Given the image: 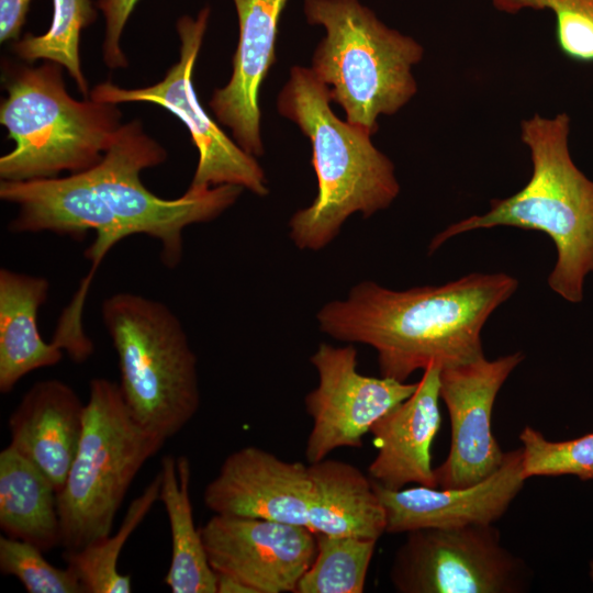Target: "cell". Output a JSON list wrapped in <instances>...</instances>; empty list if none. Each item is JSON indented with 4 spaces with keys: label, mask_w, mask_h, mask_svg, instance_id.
<instances>
[{
    "label": "cell",
    "mask_w": 593,
    "mask_h": 593,
    "mask_svg": "<svg viewBox=\"0 0 593 593\" xmlns=\"http://www.w3.org/2000/svg\"><path fill=\"white\" fill-rule=\"evenodd\" d=\"M504 272H473L441 286L391 290L361 281L316 314L322 333L372 347L382 377L405 382L418 369H441L484 357L481 332L517 290Z\"/></svg>",
    "instance_id": "6da1fadb"
},
{
    "label": "cell",
    "mask_w": 593,
    "mask_h": 593,
    "mask_svg": "<svg viewBox=\"0 0 593 593\" xmlns=\"http://www.w3.org/2000/svg\"><path fill=\"white\" fill-rule=\"evenodd\" d=\"M166 150L149 137L139 121L122 124L102 159L93 167L60 177V192L78 227L93 230L86 257L99 267L109 250L131 235L160 244V260L176 268L183 255V230L210 222L232 206L243 188L232 184L188 189L177 199L152 193L141 180L143 169L165 161Z\"/></svg>",
    "instance_id": "7a4b0ae2"
},
{
    "label": "cell",
    "mask_w": 593,
    "mask_h": 593,
    "mask_svg": "<svg viewBox=\"0 0 593 593\" xmlns=\"http://www.w3.org/2000/svg\"><path fill=\"white\" fill-rule=\"evenodd\" d=\"M521 141L528 148L532 176L516 193L492 199L481 215L462 219L434 236L433 254L449 238L480 228L512 226L548 235L557 248L549 277L552 291L564 300L583 299L585 277L593 272V181L572 160L571 119L534 113L521 121Z\"/></svg>",
    "instance_id": "3957f363"
},
{
    "label": "cell",
    "mask_w": 593,
    "mask_h": 593,
    "mask_svg": "<svg viewBox=\"0 0 593 593\" xmlns=\"http://www.w3.org/2000/svg\"><path fill=\"white\" fill-rule=\"evenodd\" d=\"M331 101L328 87L301 66L291 68L278 96L279 113L311 142L317 178L315 199L289 221V236L299 249L326 247L350 215L360 212L368 219L400 193L394 165L372 144V134L339 120Z\"/></svg>",
    "instance_id": "277c9868"
},
{
    "label": "cell",
    "mask_w": 593,
    "mask_h": 593,
    "mask_svg": "<svg viewBox=\"0 0 593 593\" xmlns=\"http://www.w3.org/2000/svg\"><path fill=\"white\" fill-rule=\"evenodd\" d=\"M310 24L326 35L312 58V71L329 89L346 121L370 134L379 115H392L417 92L413 67L423 46L382 23L359 0H304Z\"/></svg>",
    "instance_id": "5b68a950"
},
{
    "label": "cell",
    "mask_w": 593,
    "mask_h": 593,
    "mask_svg": "<svg viewBox=\"0 0 593 593\" xmlns=\"http://www.w3.org/2000/svg\"><path fill=\"white\" fill-rule=\"evenodd\" d=\"M63 66L19 67L5 79L0 123L14 148L0 158V178L24 181L77 174L97 165L121 127L116 104L77 101L65 88Z\"/></svg>",
    "instance_id": "8992f818"
},
{
    "label": "cell",
    "mask_w": 593,
    "mask_h": 593,
    "mask_svg": "<svg viewBox=\"0 0 593 593\" xmlns=\"http://www.w3.org/2000/svg\"><path fill=\"white\" fill-rule=\"evenodd\" d=\"M101 317L131 414L160 438L175 436L201 403L197 357L181 322L163 302L132 292L104 299Z\"/></svg>",
    "instance_id": "52a82bcc"
},
{
    "label": "cell",
    "mask_w": 593,
    "mask_h": 593,
    "mask_svg": "<svg viewBox=\"0 0 593 593\" xmlns=\"http://www.w3.org/2000/svg\"><path fill=\"white\" fill-rule=\"evenodd\" d=\"M165 441L134 418L118 383L105 378L90 381L81 439L57 493L65 551L111 534L131 483Z\"/></svg>",
    "instance_id": "ba28073f"
},
{
    "label": "cell",
    "mask_w": 593,
    "mask_h": 593,
    "mask_svg": "<svg viewBox=\"0 0 593 593\" xmlns=\"http://www.w3.org/2000/svg\"><path fill=\"white\" fill-rule=\"evenodd\" d=\"M209 18L210 8L204 7L195 18L183 15L178 20L180 58L163 80L138 89L102 82L92 89L90 98L113 104L149 102L165 108L182 121L199 153L197 169L188 189L204 190L232 184L262 197L269 192L262 168L254 156L233 142L210 118L193 88L192 71Z\"/></svg>",
    "instance_id": "9c48e42d"
},
{
    "label": "cell",
    "mask_w": 593,
    "mask_h": 593,
    "mask_svg": "<svg viewBox=\"0 0 593 593\" xmlns=\"http://www.w3.org/2000/svg\"><path fill=\"white\" fill-rule=\"evenodd\" d=\"M394 553L390 582L400 593H521L526 563L507 550L493 524L406 533Z\"/></svg>",
    "instance_id": "30bf717a"
},
{
    "label": "cell",
    "mask_w": 593,
    "mask_h": 593,
    "mask_svg": "<svg viewBox=\"0 0 593 593\" xmlns=\"http://www.w3.org/2000/svg\"><path fill=\"white\" fill-rule=\"evenodd\" d=\"M357 356L353 344L336 347L321 343L310 357L318 382L304 399L312 418L305 445L309 463L327 458L338 448H360L371 426L417 388V382L360 373Z\"/></svg>",
    "instance_id": "8fae6325"
},
{
    "label": "cell",
    "mask_w": 593,
    "mask_h": 593,
    "mask_svg": "<svg viewBox=\"0 0 593 593\" xmlns=\"http://www.w3.org/2000/svg\"><path fill=\"white\" fill-rule=\"evenodd\" d=\"M524 358L516 351L440 370L439 395L449 413L451 443L446 460L435 469L439 489L475 484L502 465L505 452L492 432L493 406L500 389Z\"/></svg>",
    "instance_id": "7c38bea8"
},
{
    "label": "cell",
    "mask_w": 593,
    "mask_h": 593,
    "mask_svg": "<svg viewBox=\"0 0 593 593\" xmlns=\"http://www.w3.org/2000/svg\"><path fill=\"white\" fill-rule=\"evenodd\" d=\"M200 530L214 572L253 593H293L317 550L307 527L276 521L214 514Z\"/></svg>",
    "instance_id": "4fadbf2b"
},
{
    "label": "cell",
    "mask_w": 593,
    "mask_h": 593,
    "mask_svg": "<svg viewBox=\"0 0 593 593\" xmlns=\"http://www.w3.org/2000/svg\"><path fill=\"white\" fill-rule=\"evenodd\" d=\"M310 497L309 466L256 446L228 455L203 492L204 505L214 514L304 527Z\"/></svg>",
    "instance_id": "5bb4252c"
},
{
    "label": "cell",
    "mask_w": 593,
    "mask_h": 593,
    "mask_svg": "<svg viewBox=\"0 0 593 593\" xmlns=\"http://www.w3.org/2000/svg\"><path fill=\"white\" fill-rule=\"evenodd\" d=\"M523 448L505 452L500 468L484 480L460 489L414 486L387 490L373 482L387 516V533L456 528L497 522L519 494Z\"/></svg>",
    "instance_id": "9a60e30c"
},
{
    "label": "cell",
    "mask_w": 593,
    "mask_h": 593,
    "mask_svg": "<svg viewBox=\"0 0 593 593\" xmlns=\"http://www.w3.org/2000/svg\"><path fill=\"white\" fill-rule=\"evenodd\" d=\"M239 37L230 81L216 89L210 107L249 155L264 153L259 90L272 64L280 15L288 0H233Z\"/></svg>",
    "instance_id": "2e32d148"
},
{
    "label": "cell",
    "mask_w": 593,
    "mask_h": 593,
    "mask_svg": "<svg viewBox=\"0 0 593 593\" xmlns=\"http://www.w3.org/2000/svg\"><path fill=\"white\" fill-rule=\"evenodd\" d=\"M440 370L436 363L424 369L414 393L370 428L377 455L368 473L387 490H400L409 483L438 488L430 450L441 423Z\"/></svg>",
    "instance_id": "e0dca14e"
},
{
    "label": "cell",
    "mask_w": 593,
    "mask_h": 593,
    "mask_svg": "<svg viewBox=\"0 0 593 593\" xmlns=\"http://www.w3.org/2000/svg\"><path fill=\"white\" fill-rule=\"evenodd\" d=\"M86 404L64 381L34 383L9 417L10 444L36 466L58 493L81 439Z\"/></svg>",
    "instance_id": "ac0fdd59"
},
{
    "label": "cell",
    "mask_w": 593,
    "mask_h": 593,
    "mask_svg": "<svg viewBox=\"0 0 593 593\" xmlns=\"http://www.w3.org/2000/svg\"><path fill=\"white\" fill-rule=\"evenodd\" d=\"M307 528L314 534L378 540L387 516L370 477L351 463L323 459L309 463Z\"/></svg>",
    "instance_id": "d6986e66"
},
{
    "label": "cell",
    "mask_w": 593,
    "mask_h": 593,
    "mask_svg": "<svg viewBox=\"0 0 593 593\" xmlns=\"http://www.w3.org/2000/svg\"><path fill=\"white\" fill-rule=\"evenodd\" d=\"M49 281L0 269V392L9 393L27 373L60 362L64 351L46 343L37 314L49 292Z\"/></svg>",
    "instance_id": "ffe728a7"
},
{
    "label": "cell",
    "mask_w": 593,
    "mask_h": 593,
    "mask_svg": "<svg viewBox=\"0 0 593 593\" xmlns=\"http://www.w3.org/2000/svg\"><path fill=\"white\" fill-rule=\"evenodd\" d=\"M0 528L44 552L61 546L56 489L11 446L0 452Z\"/></svg>",
    "instance_id": "44dd1931"
},
{
    "label": "cell",
    "mask_w": 593,
    "mask_h": 593,
    "mask_svg": "<svg viewBox=\"0 0 593 593\" xmlns=\"http://www.w3.org/2000/svg\"><path fill=\"white\" fill-rule=\"evenodd\" d=\"M159 500L171 533V559L165 583L172 593H216L200 528L190 497L191 466L186 456L165 455L160 461Z\"/></svg>",
    "instance_id": "7402d4cb"
},
{
    "label": "cell",
    "mask_w": 593,
    "mask_h": 593,
    "mask_svg": "<svg viewBox=\"0 0 593 593\" xmlns=\"http://www.w3.org/2000/svg\"><path fill=\"white\" fill-rule=\"evenodd\" d=\"M159 472L135 497L115 535H109L80 550L65 551L64 559L81 582L86 593H130L131 577L119 572L120 553L152 506L159 500Z\"/></svg>",
    "instance_id": "603a6c76"
},
{
    "label": "cell",
    "mask_w": 593,
    "mask_h": 593,
    "mask_svg": "<svg viewBox=\"0 0 593 593\" xmlns=\"http://www.w3.org/2000/svg\"><path fill=\"white\" fill-rule=\"evenodd\" d=\"M97 11L90 0H53V18L41 35L25 34L12 45L22 59H45L67 69L80 92L88 94V82L81 70L79 41L81 31L93 23Z\"/></svg>",
    "instance_id": "cb8c5ba5"
},
{
    "label": "cell",
    "mask_w": 593,
    "mask_h": 593,
    "mask_svg": "<svg viewBox=\"0 0 593 593\" xmlns=\"http://www.w3.org/2000/svg\"><path fill=\"white\" fill-rule=\"evenodd\" d=\"M315 535V558L293 593H362L378 540Z\"/></svg>",
    "instance_id": "d4e9b609"
},
{
    "label": "cell",
    "mask_w": 593,
    "mask_h": 593,
    "mask_svg": "<svg viewBox=\"0 0 593 593\" xmlns=\"http://www.w3.org/2000/svg\"><path fill=\"white\" fill-rule=\"evenodd\" d=\"M519 440L526 479L570 474L581 480H593V433L575 439L551 441L539 430L525 426Z\"/></svg>",
    "instance_id": "484cf974"
},
{
    "label": "cell",
    "mask_w": 593,
    "mask_h": 593,
    "mask_svg": "<svg viewBox=\"0 0 593 593\" xmlns=\"http://www.w3.org/2000/svg\"><path fill=\"white\" fill-rule=\"evenodd\" d=\"M506 14L523 10H549L555 15V37L569 59L593 61V0H490Z\"/></svg>",
    "instance_id": "4316f807"
},
{
    "label": "cell",
    "mask_w": 593,
    "mask_h": 593,
    "mask_svg": "<svg viewBox=\"0 0 593 593\" xmlns=\"http://www.w3.org/2000/svg\"><path fill=\"white\" fill-rule=\"evenodd\" d=\"M38 547L7 536L0 537V571L16 578L29 593H86L70 568L52 566Z\"/></svg>",
    "instance_id": "83f0119b"
},
{
    "label": "cell",
    "mask_w": 593,
    "mask_h": 593,
    "mask_svg": "<svg viewBox=\"0 0 593 593\" xmlns=\"http://www.w3.org/2000/svg\"><path fill=\"white\" fill-rule=\"evenodd\" d=\"M139 0H98L97 7L105 19L103 60L108 67L124 68L128 61L121 48V36L128 18Z\"/></svg>",
    "instance_id": "f1b7e54d"
},
{
    "label": "cell",
    "mask_w": 593,
    "mask_h": 593,
    "mask_svg": "<svg viewBox=\"0 0 593 593\" xmlns=\"http://www.w3.org/2000/svg\"><path fill=\"white\" fill-rule=\"evenodd\" d=\"M32 0H0V42L18 41Z\"/></svg>",
    "instance_id": "f546056e"
},
{
    "label": "cell",
    "mask_w": 593,
    "mask_h": 593,
    "mask_svg": "<svg viewBox=\"0 0 593 593\" xmlns=\"http://www.w3.org/2000/svg\"><path fill=\"white\" fill-rule=\"evenodd\" d=\"M216 593H253L240 581L224 574H216Z\"/></svg>",
    "instance_id": "4dcf8cb0"
},
{
    "label": "cell",
    "mask_w": 593,
    "mask_h": 593,
    "mask_svg": "<svg viewBox=\"0 0 593 593\" xmlns=\"http://www.w3.org/2000/svg\"><path fill=\"white\" fill-rule=\"evenodd\" d=\"M590 578L593 582V561L590 563Z\"/></svg>",
    "instance_id": "1f68e13d"
}]
</instances>
